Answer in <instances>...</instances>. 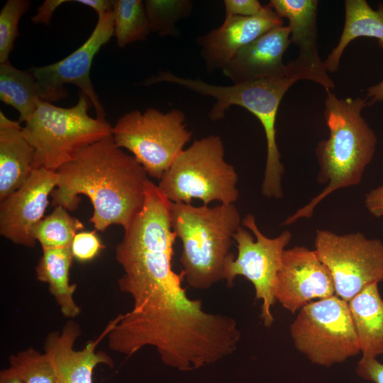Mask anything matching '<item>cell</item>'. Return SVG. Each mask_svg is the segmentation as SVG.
<instances>
[{
    "label": "cell",
    "mask_w": 383,
    "mask_h": 383,
    "mask_svg": "<svg viewBox=\"0 0 383 383\" xmlns=\"http://www.w3.org/2000/svg\"><path fill=\"white\" fill-rule=\"evenodd\" d=\"M13 368L23 383H56L57 377L53 364L45 353L33 348L18 352L9 358Z\"/></svg>",
    "instance_id": "4316f807"
},
{
    "label": "cell",
    "mask_w": 383,
    "mask_h": 383,
    "mask_svg": "<svg viewBox=\"0 0 383 383\" xmlns=\"http://www.w3.org/2000/svg\"><path fill=\"white\" fill-rule=\"evenodd\" d=\"M365 98L368 105L383 101V80L367 88Z\"/></svg>",
    "instance_id": "e575fe53"
},
{
    "label": "cell",
    "mask_w": 383,
    "mask_h": 383,
    "mask_svg": "<svg viewBox=\"0 0 383 383\" xmlns=\"http://www.w3.org/2000/svg\"><path fill=\"white\" fill-rule=\"evenodd\" d=\"M109 329L108 325L99 338L89 342L80 350H74V343L81 334L77 323L70 321L61 333L48 334L45 342V353L53 364L60 383H92L93 371L97 365H113L107 354L95 351L98 343L108 334Z\"/></svg>",
    "instance_id": "e0dca14e"
},
{
    "label": "cell",
    "mask_w": 383,
    "mask_h": 383,
    "mask_svg": "<svg viewBox=\"0 0 383 383\" xmlns=\"http://www.w3.org/2000/svg\"><path fill=\"white\" fill-rule=\"evenodd\" d=\"M290 334L295 348L321 366L343 362L360 353L348 303L335 294L301 307Z\"/></svg>",
    "instance_id": "9c48e42d"
},
{
    "label": "cell",
    "mask_w": 383,
    "mask_h": 383,
    "mask_svg": "<svg viewBox=\"0 0 383 383\" xmlns=\"http://www.w3.org/2000/svg\"><path fill=\"white\" fill-rule=\"evenodd\" d=\"M74 1L94 9L98 16L106 13L113 8L112 1L110 0H76Z\"/></svg>",
    "instance_id": "836d02e7"
},
{
    "label": "cell",
    "mask_w": 383,
    "mask_h": 383,
    "mask_svg": "<svg viewBox=\"0 0 383 383\" xmlns=\"http://www.w3.org/2000/svg\"><path fill=\"white\" fill-rule=\"evenodd\" d=\"M170 205L157 185L149 180L143 209L116 247V259L123 270L118 287L131 296L175 273L172 260L177 235L172 227Z\"/></svg>",
    "instance_id": "277c9868"
},
{
    "label": "cell",
    "mask_w": 383,
    "mask_h": 383,
    "mask_svg": "<svg viewBox=\"0 0 383 383\" xmlns=\"http://www.w3.org/2000/svg\"><path fill=\"white\" fill-rule=\"evenodd\" d=\"M291 43L288 26H279L241 48L221 70L223 75L240 84L283 73V55Z\"/></svg>",
    "instance_id": "2e32d148"
},
{
    "label": "cell",
    "mask_w": 383,
    "mask_h": 383,
    "mask_svg": "<svg viewBox=\"0 0 383 383\" xmlns=\"http://www.w3.org/2000/svg\"><path fill=\"white\" fill-rule=\"evenodd\" d=\"M301 79L311 80L330 90L333 86L314 72L295 60L287 64V70L278 75L248 82L221 86L207 83L199 78H184L170 71H161L145 80L146 85L157 83L174 84L198 94L215 99L209 118L218 121L224 118L231 106H239L252 113L262 124L267 143V157L261 192L264 196H283L282 179L284 167L281 162L276 141V118L280 102L287 90Z\"/></svg>",
    "instance_id": "7a4b0ae2"
},
{
    "label": "cell",
    "mask_w": 383,
    "mask_h": 383,
    "mask_svg": "<svg viewBox=\"0 0 383 383\" xmlns=\"http://www.w3.org/2000/svg\"><path fill=\"white\" fill-rule=\"evenodd\" d=\"M42 250L43 255L35 267L37 279L48 284L50 292L65 317L77 316L80 309L73 298L77 284H70L69 281L70 268L74 257L71 247Z\"/></svg>",
    "instance_id": "7402d4cb"
},
{
    "label": "cell",
    "mask_w": 383,
    "mask_h": 383,
    "mask_svg": "<svg viewBox=\"0 0 383 383\" xmlns=\"http://www.w3.org/2000/svg\"><path fill=\"white\" fill-rule=\"evenodd\" d=\"M67 0H45L38 9L31 21L35 24L43 23L49 26L51 18L56 9L62 4L72 2Z\"/></svg>",
    "instance_id": "1f68e13d"
},
{
    "label": "cell",
    "mask_w": 383,
    "mask_h": 383,
    "mask_svg": "<svg viewBox=\"0 0 383 383\" xmlns=\"http://www.w3.org/2000/svg\"><path fill=\"white\" fill-rule=\"evenodd\" d=\"M104 248L95 231H82L74 236L71 250L73 257L80 262L93 260Z\"/></svg>",
    "instance_id": "f1b7e54d"
},
{
    "label": "cell",
    "mask_w": 383,
    "mask_h": 383,
    "mask_svg": "<svg viewBox=\"0 0 383 383\" xmlns=\"http://www.w3.org/2000/svg\"><path fill=\"white\" fill-rule=\"evenodd\" d=\"M326 91L324 119L329 136L321 140L315 152L319 165L317 182L326 186L305 206L287 217L289 226L310 218L316 206L338 189L358 185L372 160L377 145L374 131L362 116L366 98H338Z\"/></svg>",
    "instance_id": "3957f363"
},
{
    "label": "cell",
    "mask_w": 383,
    "mask_h": 383,
    "mask_svg": "<svg viewBox=\"0 0 383 383\" xmlns=\"http://www.w3.org/2000/svg\"><path fill=\"white\" fill-rule=\"evenodd\" d=\"M180 109L163 113L154 108L133 110L112 128L114 143L132 152L147 174L160 179L192 138Z\"/></svg>",
    "instance_id": "ba28073f"
},
{
    "label": "cell",
    "mask_w": 383,
    "mask_h": 383,
    "mask_svg": "<svg viewBox=\"0 0 383 383\" xmlns=\"http://www.w3.org/2000/svg\"><path fill=\"white\" fill-rule=\"evenodd\" d=\"M365 206L372 216L377 218L383 216V184L366 194Z\"/></svg>",
    "instance_id": "d6a6232c"
},
{
    "label": "cell",
    "mask_w": 383,
    "mask_h": 383,
    "mask_svg": "<svg viewBox=\"0 0 383 383\" xmlns=\"http://www.w3.org/2000/svg\"><path fill=\"white\" fill-rule=\"evenodd\" d=\"M170 212L172 230L182 245L183 277L195 289H210L223 279L233 237L242 224L237 207L234 204L210 207L171 202Z\"/></svg>",
    "instance_id": "5b68a950"
},
{
    "label": "cell",
    "mask_w": 383,
    "mask_h": 383,
    "mask_svg": "<svg viewBox=\"0 0 383 383\" xmlns=\"http://www.w3.org/2000/svg\"><path fill=\"white\" fill-rule=\"evenodd\" d=\"M315 252L330 271L335 295L345 301L383 281V243L360 232L339 235L316 230Z\"/></svg>",
    "instance_id": "8fae6325"
},
{
    "label": "cell",
    "mask_w": 383,
    "mask_h": 383,
    "mask_svg": "<svg viewBox=\"0 0 383 383\" xmlns=\"http://www.w3.org/2000/svg\"><path fill=\"white\" fill-rule=\"evenodd\" d=\"M150 32L160 36L178 35L177 23L192 13L193 4L189 0L143 1Z\"/></svg>",
    "instance_id": "484cf974"
},
{
    "label": "cell",
    "mask_w": 383,
    "mask_h": 383,
    "mask_svg": "<svg viewBox=\"0 0 383 383\" xmlns=\"http://www.w3.org/2000/svg\"><path fill=\"white\" fill-rule=\"evenodd\" d=\"M57 182L56 172L34 169L21 187L0 201V234L15 244L34 247L32 228L43 218Z\"/></svg>",
    "instance_id": "5bb4252c"
},
{
    "label": "cell",
    "mask_w": 383,
    "mask_h": 383,
    "mask_svg": "<svg viewBox=\"0 0 383 383\" xmlns=\"http://www.w3.org/2000/svg\"><path fill=\"white\" fill-rule=\"evenodd\" d=\"M335 294L331 274L314 250L304 246L285 249L274 291L283 308L294 313L311 300Z\"/></svg>",
    "instance_id": "4fadbf2b"
},
{
    "label": "cell",
    "mask_w": 383,
    "mask_h": 383,
    "mask_svg": "<svg viewBox=\"0 0 383 383\" xmlns=\"http://www.w3.org/2000/svg\"><path fill=\"white\" fill-rule=\"evenodd\" d=\"M51 193L53 206L77 209L80 194L94 211L89 221L96 231L116 224L126 229L142 210L148 181L143 167L109 136L84 147L57 171Z\"/></svg>",
    "instance_id": "6da1fadb"
},
{
    "label": "cell",
    "mask_w": 383,
    "mask_h": 383,
    "mask_svg": "<svg viewBox=\"0 0 383 383\" xmlns=\"http://www.w3.org/2000/svg\"><path fill=\"white\" fill-rule=\"evenodd\" d=\"M0 100L18 111L20 123L26 122L40 100L37 82L30 70H21L9 60L1 63Z\"/></svg>",
    "instance_id": "603a6c76"
},
{
    "label": "cell",
    "mask_w": 383,
    "mask_h": 383,
    "mask_svg": "<svg viewBox=\"0 0 383 383\" xmlns=\"http://www.w3.org/2000/svg\"><path fill=\"white\" fill-rule=\"evenodd\" d=\"M359 37L375 38L383 48V3L373 9L365 0L345 1V23L337 45L323 62L327 72H336L341 56L354 39Z\"/></svg>",
    "instance_id": "44dd1931"
},
{
    "label": "cell",
    "mask_w": 383,
    "mask_h": 383,
    "mask_svg": "<svg viewBox=\"0 0 383 383\" xmlns=\"http://www.w3.org/2000/svg\"><path fill=\"white\" fill-rule=\"evenodd\" d=\"M348 303L362 356L383 354V299L378 283L367 286Z\"/></svg>",
    "instance_id": "ffe728a7"
},
{
    "label": "cell",
    "mask_w": 383,
    "mask_h": 383,
    "mask_svg": "<svg viewBox=\"0 0 383 383\" xmlns=\"http://www.w3.org/2000/svg\"><path fill=\"white\" fill-rule=\"evenodd\" d=\"M242 225L247 229L240 226L233 235L238 255L235 257L231 252L228 256L224 265L223 279L230 288L237 276H243L252 284L255 299L262 301L261 318L264 325L270 327L274 322L271 309L276 301L274 291L277 275L284 251L292 235L286 230L275 238L265 236L251 213L242 219Z\"/></svg>",
    "instance_id": "30bf717a"
},
{
    "label": "cell",
    "mask_w": 383,
    "mask_h": 383,
    "mask_svg": "<svg viewBox=\"0 0 383 383\" xmlns=\"http://www.w3.org/2000/svg\"><path fill=\"white\" fill-rule=\"evenodd\" d=\"M224 154L218 135L194 140L162 175L159 190L172 203L191 204L198 199L207 206L214 201L234 204L239 198L238 174Z\"/></svg>",
    "instance_id": "52a82bcc"
},
{
    "label": "cell",
    "mask_w": 383,
    "mask_h": 383,
    "mask_svg": "<svg viewBox=\"0 0 383 383\" xmlns=\"http://www.w3.org/2000/svg\"><path fill=\"white\" fill-rule=\"evenodd\" d=\"M0 383H23L15 370L11 367L1 371Z\"/></svg>",
    "instance_id": "d590c367"
},
{
    "label": "cell",
    "mask_w": 383,
    "mask_h": 383,
    "mask_svg": "<svg viewBox=\"0 0 383 383\" xmlns=\"http://www.w3.org/2000/svg\"><path fill=\"white\" fill-rule=\"evenodd\" d=\"M282 25V19L268 6L255 16H225L220 27L197 38L207 72L222 70L241 48Z\"/></svg>",
    "instance_id": "9a60e30c"
},
{
    "label": "cell",
    "mask_w": 383,
    "mask_h": 383,
    "mask_svg": "<svg viewBox=\"0 0 383 383\" xmlns=\"http://www.w3.org/2000/svg\"><path fill=\"white\" fill-rule=\"evenodd\" d=\"M225 16H255L265 9L257 0H225Z\"/></svg>",
    "instance_id": "f546056e"
},
{
    "label": "cell",
    "mask_w": 383,
    "mask_h": 383,
    "mask_svg": "<svg viewBox=\"0 0 383 383\" xmlns=\"http://www.w3.org/2000/svg\"><path fill=\"white\" fill-rule=\"evenodd\" d=\"M112 4L117 45L145 40L150 29L143 1L113 0Z\"/></svg>",
    "instance_id": "cb8c5ba5"
},
{
    "label": "cell",
    "mask_w": 383,
    "mask_h": 383,
    "mask_svg": "<svg viewBox=\"0 0 383 383\" xmlns=\"http://www.w3.org/2000/svg\"><path fill=\"white\" fill-rule=\"evenodd\" d=\"M35 150L22 133L19 121L0 111V201L16 191L32 171Z\"/></svg>",
    "instance_id": "d6986e66"
},
{
    "label": "cell",
    "mask_w": 383,
    "mask_h": 383,
    "mask_svg": "<svg viewBox=\"0 0 383 383\" xmlns=\"http://www.w3.org/2000/svg\"><path fill=\"white\" fill-rule=\"evenodd\" d=\"M318 5L316 0H271L267 6L281 18L288 19L291 43H294L299 50L295 60L332 82L318 50Z\"/></svg>",
    "instance_id": "ac0fdd59"
},
{
    "label": "cell",
    "mask_w": 383,
    "mask_h": 383,
    "mask_svg": "<svg viewBox=\"0 0 383 383\" xmlns=\"http://www.w3.org/2000/svg\"><path fill=\"white\" fill-rule=\"evenodd\" d=\"M89 98L79 92L70 108L40 99L22 127V133L35 150L33 168L56 172L81 149L112 135L106 118H92Z\"/></svg>",
    "instance_id": "8992f818"
},
{
    "label": "cell",
    "mask_w": 383,
    "mask_h": 383,
    "mask_svg": "<svg viewBox=\"0 0 383 383\" xmlns=\"http://www.w3.org/2000/svg\"><path fill=\"white\" fill-rule=\"evenodd\" d=\"M83 223L71 216L62 206H57L52 213L40 220L32 228L33 238L43 248L71 247L77 231Z\"/></svg>",
    "instance_id": "d4e9b609"
},
{
    "label": "cell",
    "mask_w": 383,
    "mask_h": 383,
    "mask_svg": "<svg viewBox=\"0 0 383 383\" xmlns=\"http://www.w3.org/2000/svg\"><path fill=\"white\" fill-rule=\"evenodd\" d=\"M56 383H60L58 381Z\"/></svg>",
    "instance_id": "8d00e7d4"
},
{
    "label": "cell",
    "mask_w": 383,
    "mask_h": 383,
    "mask_svg": "<svg viewBox=\"0 0 383 383\" xmlns=\"http://www.w3.org/2000/svg\"><path fill=\"white\" fill-rule=\"evenodd\" d=\"M30 4L28 0H8L3 6L0 12V64L9 61L19 35L20 20Z\"/></svg>",
    "instance_id": "83f0119b"
},
{
    "label": "cell",
    "mask_w": 383,
    "mask_h": 383,
    "mask_svg": "<svg viewBox=\"0 0 383 383\" xmlns=\"http://www.w3.org/2000/svg\"><path fill=\"white\" fill-rule=\"evenodd\" d=\"M355 372L360 377L374 383H383V363L376 357H364L358 361Z\"/></svg>",
    "instance_id": "4dcf8cb0"
},
{
    "label": "cell",
    "mask_w": 383,
    "mask_h": 383,
    "mask_svg": "<svg viewBox=\"0 0 383 383\" xmlns=\"http://www.w3.org/2000/svg\"><path fill=\"white\" fill-rule=\"evenodd\" d=\"M113 8L98 16V21L88 39L65 58L55 63L33 67V73L40 99L54 102L67 96L65 84H73L81 89L91 101L96 117L106 118L105 110L99 101L90 79L94 56L113 35Z\"/></svg>",
    "instance_id": "7c38bea8"
}]
</instances>
